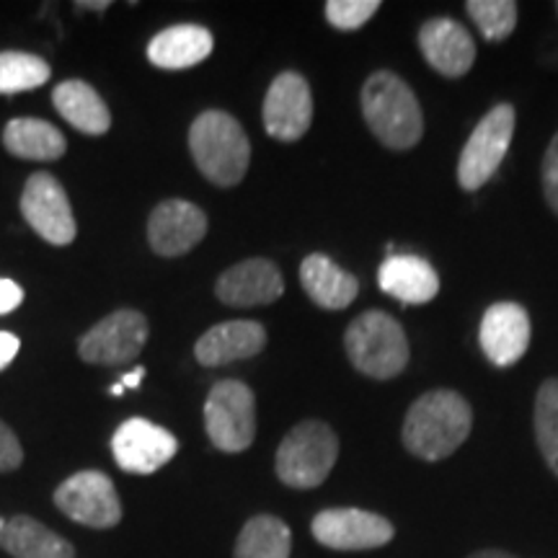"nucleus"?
<instances>
[{
  "label": "nucleus",
  "mask_w": 558,
  "mask_h": 558,
  "mask_svg": "<svg viewBox=\"0 0 558 558\" xmlns=\"http://www.w3.org/2000/svg\"><path fill=\"white\" fill-rule=\"evenodd\" d=\"M347 357L373 380H393L409 367L411 347L403 326L386 311L360 313L344 331Z\"/></svg>",
  "instance_id": "nucleus-4"
},
{
  "label": "nucleus",
  "mask_w": 558,
  "mask_h": 558,
  "mask_svg": "<svg viewBox=\"0 0 558 558\" xmlns=\"http://www.w3.org/2000/svg\"><path fill=\"white\" fill-rule=\"evenodd\" d=\"M143 378H145V367H135V369H132V373L124 375L120 383H122L124 388L135 390V388H140V383H143Z\"/></svg>",
  "instance_id": "nucleus-35"
},
{
  "label": "nucleus",
  "mask_w": 558,
  "mask_h": 558,
  "mask_svg": "<svg viewBox=\"0 0 558 558\" xmlns=\"http://www.w3.org/2000/svg\"><path fill=\"white\" fill-rule=\"evenodd\" d=\"M54 505L65 518L94 530L122 522V501L114 481L101 471H81L54 488Z\"/></svg>",
  "instance_id": "nucleus-9"
},
{
  "label": "nucleus",
  "mask_w": 558,
  "mask_h": 558,
  "mask_svg": "<svg viewBox=\"0 0 558 558\" xmlns=\"http://www.w3.org/2000/svg\"><path fill=\"white\" fill-rule=\"evenodd\" d=\"M514 124H518V111L507 101L497 104L481 117L458 158L460 190L478 192L486 181L497 177L501 160L512 145Z\"/></svg>",
  "instance_id": "nucleus-6"
},
{
  "label": "nucleus",
  "mask_w": 558,
  "mask_h": 558,
  "mask_svg": "<svg viewBox=\"0 0 558 558\" xmlns=\"http://www.w3.org/2000/svg\"><path fill=\"white\" fill-rule=\"evenodd\" d=\"M378 284L403 305H424L437 298L439 275L422 256L390 254L378 269Z\"/></svg>",
  "instance_id": "nucleus-20"
},
{
  "label": "nucleus",
  "mask_w": 558,
  "mask_h": 558,
  "mask_svg": "<svg viewBox=\"0 0 558 558\" xmlns=\"http://www.w3.org/2000/svg\"><path fill=\"white\" fill-rule=\"evenodd\" d=\"M24 463V448L9 424L0 418V473H13Z\"/></svg>",
  "instance_id": "nucleus-31"
},
{
  "label": "nucleus",
  "mask_w": 558,
  "mask_h": 558,
  "mask_svg": "<svg viewBox=\"0 0 558 558\" xmlns=\"http://www.w3.org/2000/svg\"><path fill=\"white\" fill-rule=\"evenodd\" d=\"M190 150L202 177L215 186L228 190L246 177L251 143L243 124L228 111H202L190 128Z\"/></svg>",
  "instance_id": "nucleus-3"
},
{
  "label": "nucleus",
  "mask_w": 558,
  "mask_h": 558,
  "mask_svg": "<svg viewBox=\"0 0 558 558\" xmlns=\"http://www.w3.org/2000/svg\"><path fill=\"white\" fill-rule=\"evenodd\" d=\"M21 213L34 228V233H39V239L52 243V246H70L75 241L78 226H75L73 207H70L65 190L52 173H32L24 194H21Z\"/></svg>",
  "instance_id": "nucleus-10"
},
{
  "label": "nucleus",
  "mask_w": 558,
  "mask_h": 558,
  "mask_svg": "<svg viewBox=\"0 0 558 558\" xmlns=\"http://www.w3.org/2000/svg\"><path fill=\"white\" fill-rule=\"evenodd\" d=\"M78 9H99V11H104V9H109V3H78Z\"/></svg>",
  "instance_id": "nucleus-36"
},
{
  "label": "nucleus",
  "mask_w": 558,
  "mask_h": 558,
  "mask_svg": "<svg viewBox=\"0 0 558 558\" xmlns=\"http://www.w3.org/2000/svg\"><path fill=\"white\" fill-rule=\"evenodd\" d=\"M124 390H128V388H124L122 383H117V386H111V388H109V393H111V396H122Z\"/></svg>",
  "instance_id": "nucleus-37"
},
{
  "label": "nucleus",
  "mask_w": 558,
  "mask_h": 558,
  "mask_svg": "<svg viewBox=\"0 0 558 558\" xmlns=\"http://www.w3.org/2000/svg\"><path fill=\"white\" fill-rule=\"evenodd\" d=\"M267 347V329L259 320H226L202 333L194 344V357L205 367L251 360Z\"/></svg>",
  "instance_id": "nucleus-18"
},
{
  "label": "nucleus",
  "mask_w": 558,
  "mask_h": 558,
  "mask_svg": "<svg viewBox=\"0 0 558 558\" xmlns=\"http://www.w3.org/2000/svg\"><path fill=\"white\" fill-rule=\"evenodd\" d=\"M416 41L427 65L445 78H463L476 62V41L471 32L450 16L424 21Z\"/></svg>",
  "instance_id": "nucleus-15"
},
{
  "label": "nucleus",
  "mask_w": 558,
  "mask_h": 558,
  "mask_svg": "<svg viewBox=\"0 0 558 558\" xmlns=\"http://www.w3.org/2000/svg\"><path fill=\"white\" fill-rule=\"evenodd\" d=\"M205 209L186 199H166L150 213L148 220V243L158 256L173 259V256L190 254L199 246L207 235Z\"/></svg>",
  "instance_id": "nucleus-14"
},
{
  "label": "nucleus",
  "mask_w": 558,
  "mask_h": 558,
  "mask_svg": "<svg viewBox=\"0 0 558 558\" xmlns=\"http://www.w3.org/2000/svg\"><path fill=\"white\" fill-rule=\"evenodd\" d=\"M148 341V318L137 311H114L88 329L78 341V354L88 365L132 362Z\"/></svg>",
  "instance_id": "nucleus-11"
},
{
  "label": "nucleus",
  "mask_w": 558,
  "mask_h": 558,
  "mask_svg": "<svg viewBox=\"0 0 558 558\" xmlns=\"http://www.w3.org/2000/svg\"><path fill=\"white\" fill-rule=\"evenodd\" d=\"M264 130L279 143H298L313 124V94L308 81L295 70L279 73L264 96Z\"/></svg>",
  "instance_id": "nucleus-12"
},
{
  "label": "nucleus",
  "mask_w": 558,
  "mask_h": 558,
  "mask_svg": "<svg viewBox=\"0 0 558 558\" xmlns=\"http://www.w3.org/2000/svg\"><path fill=\"white\" fill-rule=\"evenodd\" d=\"M179 452V439L148 418H128L111 437V456L124 473L150 476L171 463Z\"/></svg>",
  "instance_id": "nucleus-13"
},
{
  "label": "nucleus",
  "mask_w": 558,
  "mask_h": 558,
  "mask_svg": "<svg viewBox=\"0 0 558 558\" xmlns=\"http://www.w3.org/2000/svg\"><path fill=\"white\" fill-rule=\"evenodd\" d=\"M284 277L275 262L254 259L239 262L226 269L215 284V295L230 308H256V305H271L282 298Z\"/></svg>",
  "instance_id": "nucleus-17"
},
{
  "label": "nucleus",
  "mask_w": 558,
  "mask_h": 558,
  "mask_svg": "<svg viewBox=\"0 0 558 558\" xmlns=\"http://www.w3.org/2000/svg\"><path fill=\"white\" fill-rule=\"evenodd\" d=\"M21 303H24V290H21V284L13 282L9 277H0V316L13 313Z\"/></svg>",
  "instance_id": "nucleus-32"
},
{
  "label": "nucleus",
  "mask_w": 558,
  "mask_h": 558,
  "mask_svg": "<svg viewBox=\"0 0 558 558\" xmlns=\"http://www.w3.org/2000/svg\"><path fill=\"white\" fill-rule=\"evenodd\" d=\"M205 429L209 442L222 452L248 450L256 439V396L246 383H215L205 401Z\"/></svg>",
  "instance_id": "nucleus-7"
},
{
  "label": "nucleus",
  "mask_w": 558,
  "mask_h": 558,
  "mask_svg": "<svg viewBox=\"0 0 558 558\" xmlns=\"http://www.w3.org/2000/svg\"><path fill=\"white\" fill-rule=\"evenodd\" d=\"M215 39L197 24H177L158 32L148 45V60L160 70H186L213 54Z\"/></svg>",
  "instance_id": "nucleus-21"
},
{
  "label": "nucleus",
  "mask_w": 558,
  "mask_h": 558,
  "mask_svg": "<svg viewBox=\"0 0 558 558\" xmlns=\"http://www.w3.org/2000/svg\"><path fill=\"white\" fill-rule=\"evenodd\" d=\"M0 546L11 558H75L73 543L29 514L5 520L0 530Z\"/></svg>",
  "instance_id": "nucleus-22"
},
{
  "label": "nucleus",
  "mask_w": 558,
  "mask_h": 558,
  "mask_svg": "<svg viewBox=\"0 0 558 558\" xmlns=\"http://www.w3.org/2000/svg\"><path fill=\"white\" fill-rule=\"evenodd\" d=\"M530 333H533V326H530L527 311L520 303L505 300V303H494L484 313L478 341L494 367H509L525 357Z\"/></svg>",
  "instance_id": "nucleus-16"
},
{
  "label": "nucleus",
  "mask_w": 558,
  "mask_h": 558,
  "mask_svg": "<svg viewBox=\"0 0 558 558\" xmlns=\"http://www.w3.org/2000/svg\"><path fill=\"white\" fill-rule=\"evenodd\" d=\"M292 530L277 514H254L235 538L233 558H290Z\"/></svg>",
  "instance_id": "nucleus-25"
},
{
  "label": "nucleus",
  "mask_w": 558,
  "mask_h": 558,
  "mask_svg": "<svg viewBox=\"0 0 558 558\" xmlns=\"http://www.w3.org/2000/svg\"><path fill=\"white\" fill-rule=\"evenodd\" d=\"M362 117L380 145L411 150L424 137V114L414 88L393 70H375L360 94Z\"/></svg>",
  "instance_id": "nucleus-2"
},
{
  "label": "nucleus",
  "mask_w": 558,
  "mask_h": 558,
  "mask_svg": "<svg viewBox=\"0 0 558 558\" xmlns=\"http://www.w3.org/2000/svg\"><path fill=\"white\" fill-rule=\"evenodd\" d=\"M52 104L65 122L83 135H104L111 128V114L101 94L86 81H65L52 90Z\"/></svg>",
  "instance_id": "nucleus-23"
},
{
  "label": "nucleus",
  "mask_w": 558,
  "mask_h": 558,
  "mask_svg": "<svg viewBox=\"0 0 558 558\" xmlns=\"http://www.w3.org/2000/svg\"><path fill=\"white\" fill-rule=\"evenodd\" d=\"M473 429L471 403L450 388L427 390L411 403L403 418V448L424 463L450 458Z\"/></svg>",
  "instance_id": "nucleus-1"
},
{
  "label": "nucleus",
  "mask_w": 558,
  "mask_h": 558,
  "mask_svg": "<svg viewBox=\"0 0 558 558\" xmlns=\"http://www.w3.org/2000/svg\"><path fill=\"white\" fill-rule=\"evenodd\" d=\"M535 445L541 458L546 460L548 471L558 478V378L541 383L533 407Z\"/></svg>",
  "instance_id": "nucleus-26"
},
{
  "label": "nucleus",
  "mask_w": 558,
  "mask_h": 558,
  "mask_svg": "<svg viewBox=\"0 0 558 558\" xmlns=\"http://www.w3.org/2000/svg\"><path fill=\"white\" fill-rule=\"evenodd\" d=\"M19 349H21L19 337H13L9 331H0V369H5L13 360H16Z\"/></svg>",
  "instance_id": "nucleus-33"
},
{
  "label": "nucleus",
  "mask_w": 558,
  "mask_h": 558,
  "mask_svg": "<svg viewBox=\"0 0 558 558\" xmlns=\"http://www.w3.org/2000/svg\"><path fill=\"white\" fill-rule=\"evenodd\" d=\"M311 533L320 546L341 554L375 550L388 546L396 538V527L378 512L360 507H331L320 509L311 522Z\"/></svg>",
  "instance_id": "nucleus-8"
},
{
  "label": "nucleus",
  "mask_w": 558,
  "mask_h": 558,
  "mask_svg": "<svg viewBox=\"0 0 558 558\" xmlns=\"http://www.w3.org/2000/svg\"><path fill=\"white\" fill-rule=\"evenodd\" d=\"M556 11H558V5H556Z\"/></svg>",
  "instance_id": "nucleus-39"
},
{
  "label": "nucleus",
  "mask_w": 558,
  "mask_h": 558,
  "mask_svg": "<svg viewBox=\"0 0 558 558\" xmlns=\"http://www.w3.org/2000/svg\"><path fill=\"white\" fill-rule=\"evenodd\" d=\"M465 11L486 41H505L518 29L520 9L514 0H469Z\"/></svg>",
  "instance_id": "nucleus-28"
},
{
  "label": "nucleus",
  "mask_w": 558,
  "mask_h": 558,
  "mask_svg": "<svg viewBox=\"0 0 558 558\" xmlns=\"http://www.w3.org/2000/svg\"><path fill=\"white\" fill-rule=\"evenodd\" d=\"M52 70L29 52H0V94H24L50 81Z\"/></svg>",
  "instance_id": "nucleus-27"
},
{
  "label": "nucleus",
  "mask_w": 558,
  "mask_h": 558,
  "mask_svg": "<svg viewBox=\"0 0 558 558\" xmlns=\"http://www.w3.org/2000/svg\"><path fill=\"white\" fill-rule=\"evenodd\" d=\"M339 460V437L320 418H305L279 442L275 456L277 478L288 488L308 492L331 476Z\"/></svg>",
  "instance_id": "nucleus-5"
},
{
  "label": "nucleus",
  "mask_w": 558,
  "mask_h": 558,
  "mask_svg": "<svg viewBox=\"0 0 558 558\" xmlns=\"http://www.w3.org/2000/svg\"><path fill=\"white\" fill-rule=\"evenodd\" d=\"M3 525H5V520H3V518H0V530H3Z\"/></svg>",
  "instance_id": "nucleus-38"
},
{
  "label": "nucleus",
  "mask_w": 558,
  "mask_h": 558,
  "mask_svg": "<svg viewBox=\"0 0 558 558\" xmlns=\"http://www.w3.org/2000/svg\"><path fill=\"white\" fill-rule=\"evenodd\" d=\"M300 284L318 308L344 311L360 295V279L339 267L331 256L311 254L300 264Z\"/></svg>",
  "instance_id": "nucleus-19"
},
{
  "label": "nucleus",
  "mask_w": 558,
  "mask_h": 558,
  "mask_svg": "<svg viewBox=\"0 0 558 558\" xmlns=\"http://www.w3.org/2000/svg\"><path fill=\"white\" fill-rule=\"evenodd\" d=\"M541 184H543V197H546L550 213L558 218V132L550 137L546 156H543Z\"/></svg>",
  "instance_id": "nucleus-30"
},
{
  "label": "nucleus",
  "mask_w": 558,
  "mask_h": 558,
  "mask_svg": "<svg viewBox=\"0 0 558 558\" xmlns=\"http://www.w3.org/2000/svg\"><path fill=\"white\" fill-rule=\"evenodd\" d=\"M380 11V0H329L326 21L339 32H357Z\"/></svg>",
  "instance_id": "nucleus-29"
},
{
  "label": "nucleus",
  "mask_w": 558,
  "mask_h": 558,
  "mask_svg": "<svg viewBox=\"0 0 558 558\" xmlns=\"http://www.w3.org/2000/svg\"><path fill=\"white\" fill-rule=\"evenodd\" d=\"M3 148L24 160H58L65 156V135L45 120H11L3 130Z\"/></svg>",
  "instance_id": "nucleus-24"
},
{
  "label": "nucleus",
  "mask_w": 558,
  "mask_h": 558,
  "mask_svg": "<svg viewBox=\"0 0 558 558\" xmlns=\"http://www.w3.org/2000/svg\"><path fill=\"white\" fill-rule=\"evenodd\" d=\"M465 558H518V556L509 554L505 548H481V550H473V554Z\"/></svg>",
  "instance_id": "nucleus-34"
}]
</instances>
